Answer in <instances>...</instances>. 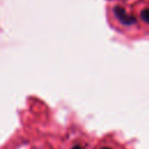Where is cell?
I'll return each mask as SVG.
<instances>
[{
    "instance_id": "obj_1",
    "label": "cell",
    "mask_w": 149,
    "mask_h": 149,
    "mask_svg": "<svg viewBox=\"0 0 149 149\" xmlns=\"http://www.w3.org/2000/svg\"><path fill=\"white\" fill-rule=\"evenodd\" d=\"M113 10H114V15L116 16V19L121 23H123V24H133L135 22V17H133L132 15H129L125 10V8H122L121 6H115Z\"/></svg>"
},
{
    "instance_id": "obj_2",
    "label": "cell",
    "mask_w": 149,
    "mask_h": 149,
    "mask_svg": "<svg viewBox=\"0 0 149 149\" xmlns=\"http://www.w3.org/2000/svg\"><path fill=\"white\" fill-rule=\"evenodd\" d=\"M141 16H142V19H143L146 22H148V23H149V8H147V9H144V10H142Z\"/></svg>"
},
{
    "instance_id": "obj_3",
    "label": "cell",
    "mask_w": 149,
    "mask_h": 149,
    "mask_svg": "<svg viewBox=\"0 0 149 149\" xmlns=\"http://www.w3.org/2000/svg\"><path fill=\"white\" fill-rule=\"evenodd\" d=\"M72 149H83V148H81V147H79V146H74Z\"/></svg>"
},
{
    "instance_id": "obj_4",
    "label": "cell",
    "mask_w": 149,
    "mask_h": 149,
    "mask_svg": "<svg viewBox=\"0 0 149 149\" xmlns=\"http://www.w3.org/2000/svg\"><path fill=\"white\" fill-rule=\"evenodd\" d=\"M102 149H109V148H102Z\"/></svg>"
}]
</instances>
